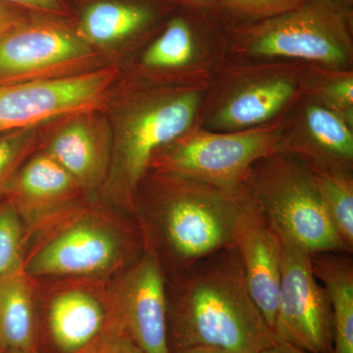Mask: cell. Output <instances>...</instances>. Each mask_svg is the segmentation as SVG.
Wrapping results in <instances>:
<instances>
[{
    "label": "cell",
    "instance_id": "cb8c5ba5",
    "mask_svg": "<svg viewBox=\"0 0 353 353\" xmlns=\"http://www.w3.org/2000/svg\"><path fill=\"white\" fill-rule=\"evenodd\" d=\"M32 234L19 213L0 199V280L24 271Z\"/></svg>",
    "mask_w": 353,
    "mask_h": 353
},
{
    "label": "cell",
    "instance_id": "52a82bcc",
    "mask_svg": "<svg viewBox=\"0 0 353 353\" xmlns=\"http://www.w3.org/2000/svg\"><path fill=\"white\" fill-rule=\"evenodd\" d=\"M311 65L225 60L208 88L196 126L238 132L284 117L304 94Z\"/></svg>",
    "mask_w": 353,
    "mask_h": 353
},
{
    "label": "cell",
    "instance_id": "5b68a950",
    "mask_svg": "<svg viewBox=\"0 0 353 353\" xmlns=\"http://www.w3.org/2000/svg\"><path fill=\"white\" fill-rule=\"evenodd\" d=\"M224 34L229 61L352 69V7L336 0H304L268 19L224 24Z\"/></svg>",
    "mask_w": 353,
    "mask_h": 353
},
{
    "label": "cell",
    "instance_id": "2e32d148",
    "mask_svg": "<svg viewBox=\"0 0 353 353\" xmlns=\"http://www.w3.org/2000/svg\"><path fill=\"white\" fill-rule=\"evenodd\" d=\"M99 110L65 118L39 148L73 176L88 201H101L112 154V125Z\"/></svg>",
    "mask_w": 353,
    "mask_h": 353
},
{
    "label": "cell",
    "instance_id": "7a4b0ae2",
    "mask_svg": "<svg viewBox=\"0 0 353 353\" xmlns=\"http://www.w3.org/2000/svg\"><path fill=\"white\" fill-rule=\"evenodd\" d=\"M250 201L245 185L226 189L150 171L139 185L134 216L145 252L170 279L234 245V228Z\"/></svg>",
    "mask_w": 353,
    "mask_h": 353
},
{
    "label": "cell",
    "instance_id": "1f68e13d",
    "mask_svg": "<svg viewBox=\"0 0 353 353\" xmlns=\"http://www.w3.org/2000/svg\"><path fill=\"white\" fill-rule=\"evenodd\" d=\"M174 353H231L225 352V350H218L212 347H192L188 350H180Z\"/></svg>",
    "mask_w": 353,
    "mask_h": 353
},
{
    "label": "cell",
    "instance_id": "f1b7e54d",
    "mask_svg": "<svg viewBox=\"0 0 353 353\" xmlns=\"http://www.w3.org/2000/svg\"><path fill=\"white\" fill-rule=\"evenodd\" d=\"M29 17L26 9L0 1V39Z\"/></svg>",
    "mask_w": 353,
    "mask_h": 353
},
{
    "label": "cell",
    "instance_id": "30bf717a",
    "mask_svg": "<svg viewBox=\"0 0 353 353\" xmlns=\"http://www.w3.org/2000/svg\"><path fill=\"white\" fill-rule=\"evenodd\" d=\"M94 57L78 27L36 14L0 39V85L81 73Z\"/></svg>",
    "mask_w": 353,
    "mask_h": 353
},
{
    "label": "cell",
    "instance_id": "5bb4252c",
    "mask_svg": "<svg viewBox=\"0 0 353 353\" xmlns=\"http://www.w3.org/2000/svg\"><path fill=\"white\" fill-rule=\"evenodd\" d=\"M166 283L154 256H143L109 281L111 319L143 353H170Z\"/></svg>",
    "mask_w": 353,
    "mask_h": 353
},
{
    "label": "cell",
    "instance_id": "4dcf8cb0",
    "mask_svg": "<svg viewBox=\"0 0 353 353\" xmlns=\"http://www.w3.org/2000/svg\"><path fill=\"white\" fill-rule=\"evenodd\" d=\"M259 353H310L305 352V350H301V348L294 347V345H289V343H274L270 347L265 348Z\"/></svg>",
    "mask_w": 353,
    "mask_h": 353
},
{
    "label": "cell",
    "instance_id": "d6a6232c",
    "mask_svg": "<svg viewBox=\"0 0 353 353\" xmlns=\"http://www.w3.org/2000/svg\"><path fill=\"white\" fill-rule=\"evenodd\" d=\"M336 1L340 2V3L343 4V6L348 7H352L353 4V0H336Z\"/></svg>",
    "mask_w": 353,
    "mask_h": 353
},
{
    "label": "cell",
    "instance_id": "ba28073f",
    "mask_svg": "<svg viewBox=\"0 0 353 353\" xmlns=\"http://www.w3.org/2000/svg\"><path fill=\"white\" fill-rule=\"evenodd\" d=\"M284 125L285 116L238 132H211L196 126L158 150L150 171L236 189L243 185L255 162L278 152Z\"/></svg>",
    "mask_w": 353,
    "mask_h": 353
},
{
    "label": "cell",
    "instance_id": "836d02e7",
    "mask_svg": "<svg viewBox=\"0 0 353 353\" xmlns=\"http://www.w3.org/2000/svg\"><path fill=\"white\" fill-rule=\"evenodd\" d=\"M32 353H41V352H32Z\"/></svg>",
    "mask_w": 353,
    "mask_h": 353
},
{
    "label": "cell",
    "instance_id": "ffe728a7",
    "mask_svg": "<svg viewBox=\"0 0 353 353\" xmlns=\"http://www.w3.org/2000/svg\"><path fill=\"white\" fill-rule=\"evenodd\" d=\"M163 13L152 0H101L85 9L78 30L90 44L121 43L146 34Z\"/></svg>",
    "mask_w": 353,
    "mask_h": 353
},
{
    "label": "cell",
    "instance_id": "484cf974",
    "mask_svg": "<svg viewBox=\"0 0 353 353\" xmlns=\"http://www.w3.org/2000/svg\"><path fill=\"white\" fill-rule=\"evenodd\" d=\"M304 0H220L223 24L268 19L296 8Z\"/></svg>",
    "mask_w": 353,
    "mask_h": 353
},
{
    "label": "cell",
    "instance_id": "6da1fadb",
    "mask_svg": "<svg viewBox=\"0 0 353 353\" xmlns=\"http://www.w3.org/2000/svg\"><path fill=\"white\" fill-rule=\"evenodd\" d=\"M166 299L170 353L192 347L259 353L276 343L234 245L167 279Z\"/></svg>",
    "mask_w": 353,
    "mask_h": 353
},
{
    "label": "cell",
    "instance_id": "8fae6325",
    "mask_svg": "<svg viewBox=\"0 0 353 353\" xmlns=\"http://www.w3.org/2000/svg\"><path fill=\"white\" fill-rule=\"evenodd\" d=\"M119 71L102 66L54 78L0 85V136L99 110Z\"/></svg>",
    "mask_w": 353,
    "mask_h": 353
},
{
    "label": "cell",
    "instance_id": "8992f818",
    "mask_svg": "<svg viewBox=\"0 0 353 353\" xmlns=\"http://www.w3.org/2000/svg\"><path fill=\"white\" fill-rule=\"evenodd\" d=\"M243 183L279 236L312 255L352 253L327 214L314 172L299 158L281 152L262 158Z\"/></svg>",
    "mask_w": 353,
    "mask_h": 353
},
{
    "label": "cell",
    "instance_id": "e0dca14e",
    "mask_svg": "<svg viewBox=\"0 0 353 353\" xmlns=\"http://www.w3.org/2000/svg\"><path fill=\"white\" fill-rule=\"evenodd\" d=\"M0 199L12 204L32 236L65 211L88 201L73 176L39 150L21 165Z\"/></svg>",
    "mask_w": 353,
    "mask_h": 353
},
{
    "label": "cell",
    "instance_id": "83f0119b",
    "mask_svg": "<svg viewBox=\"0 0 353 353\" xmlns=\"http://www.w3.org/2000/svg\"><path fill=\"white\" fill-rule=\"evenodd\" d=\"M6 3L21 7L39 15L65 18L68 15V7L63 0H0Z\"/></svg>",
    "mask_w": 353,
    "mask_h": 353
},
{
    "label": "cell",
    "instance_id": "7c38bea8",
    "mask_svg": "<svg viewBox=\"0 0 353 353\" xmlns=\"http://www.w3.org/2000/svg\"><path fill=\"white\" fill-rule=\"evenodd\" d=\"M279 238L282 262L274 338L307 352L332 353L331 303L313 270L312 254L294 241Z\"/></svg>",
    "mask_w": 353,
    "mask_h": 353
},
{
    "label": "cell",
    "instance_id": "7402d4cb",
    "mask_svg": "<svg viewBox=\"0 0 353 353\" xmlns=\"http://www.w3.org/2000/svg\"><path fill=\"white\" fill-rule=\"evenodd\" d=\"M353 123V70L309 67L304 94Z\"/></svg>",
    "mask_w": 353,
    "mask_h": 353
},
{
    "label": "cell",
    "instance_id": "f546056e",
    "mask_svg": "<svg viewBox=\"0 0 353 353\" xmlns=\"http://www.w3.org/2000/svg\"><path fill=\"white\" fill-rule=\"evenodd\" d=\"M187 10L205 14L221 20L220 0H173Z\"/></svg>",
    "mask_w": 353,
    "mask_h": 353
},
{
    "label": "cell",
    "instance_id": "9a60e30c",
    "mask_svg": "<svg viewBox=\"0 0 353 353\" xmlns=\"http://www.w3.org/2000/svg\"><path fill=\"white\" fill-rule=\"evenodd\" d=\"M278 152L315 172L353 174V123L303 95L285 115Z\"/></svg>",
    "mask_w": 353,
    "mask_h": 353
},
{
    "label": "cell",
    "instance_id": "4316f807",
    "mask_svg": "<svg viewBox=\"0 0 353 353\" xmlns=\"http://www.w3.org/2000/svg\"><path fill=\"white\" fill-rule=\"evenodd\" d=\"M83 353H143L115 323L110 321Z\"/></svg>",
    "mask_w": 353,
    "mask_h": 353
},
{
    "label": "cell",
    "instance_id": "d6986e66",
    "mask_svg": "<svg viewBox=\"0 0 353 353\" xmlns=\"http://www.w3.org/2000/svg\"><path fill=\"white\" fill-rule=\"evenodd\" d=\"M39 282L25 271L0 280V353L41 352Z\"/></svg>",
    "mask_w": 353,
    "mask_h": 353
},
{
    "label": "cell",
    "instance_id": "44dd1931",
    "mask_svg": "<svg viewBox=\"0 0 353 353\" xmlns=\"http://www.w3.org/2000/svg\"><path fill=\"white\" fill-rule=\"evenodd\" d=\"M316 277L328 294L333 314L332 353H353L352 253L322 252L311 256Z\"/></svg>",
    "mask_w": 353,
    "mask_h": 353
},
{
    "label": "cell",
    "instance_id": "3957f363",
    "mask_svg": "<svg viewBox=\"0 0 353 353\" xmlns=\"http://www.w3.org/2000/svg\"><path fill=\"white\" fill-rule=\"evenodd\" d=\"M145 252L134 216L101 201H85L32 234L24 271L38 280L83 278L109 282Z\"/></svg>",
    "mask_w": 353,
    "mask_h": 353
},
{
    "label": "cell",
    "instance_id": "277c9868",
    "mask_svg": "<svg viewBox=\"0 0 353 353\" xmlns=\"http://www.w3.org/2000/svg\"><path fill=\"white\" fill-rule=\"evenodd\" d=\"M208 88L141 83L123 102L112 128V154L101 201L134 216L153 155L196 126Z\"/></svg>",
    "mask_w": 353,
    "mask_h": 353
},
{
    "label": "cell",
    "instance_id": "ac0fdd59",
    "mask_svg": "<svg viewBox=\"0 0 353 353\" xmlns=\"http://www.w3.org/2000/svg\"><path fill=\"white\" fill-rule=\"evenodd\" d=\"M234 246L253 301L273 333L280 289L282 246L277 232L260 212L252 197L234 228Z\"/></svg>",
    "mask_w": 353,
    "mask_h": 353
},
{
    "label": "cell",
    "instance_id": "d4e9b609",
    "mask_svg": "<svg viewBox=\"0 0 353 353\" xmlns=\"http://www.w3.org/2000/svg\"><path fill=\"white\" fill-rule=\"evenodd\" d=\"M41 132L39 126L0 136V197L21 165L41 148Z\"/></svg>",
    "mask_w": 353,
    "mask_h": 353
},
{
    "label": "cell",
    "instance_id": "603a6c76",
    "mask_svg": "<svg viewBox=\"0 0 353 353\" xmlns=\"http://www.w3.org/2000/svg\"><path fill=\"white\" fill-rule=\"evenodd\" d=\"M314 172L327 214L341 241L353 252V174Z\"/></svg>",
    "mask_w": 353,
    "mask_h": 353
},
{
    "label": "cell",
    "instance_id": "9c48e42d",
    "mask_svg": "<svg viewBox=\"0 0 353 353\" xmlns=\"http://www.w3.org/2000/svg\"><path fill=\"white\" fill-rule=\"evenodd\" d=\"M185 11L167 21L141 54L150 83L209 88L226 60L222 21Z\"/></svg>",
    "mask_w": 353,
    "mask_h": 353
},
{
    "label": "cell",
    "instance_id": "4fadbf2b",
    "mask_svg": "<svg viewBox=\"0 0 353 353\" xmlns=\"http://www.w3.org/2000/svg\"><path fill=\"white\" fill-rule=\"evenodd\" d=\"M39 282V321L57 353H83L111 319L109 282L83 278Z\"/></svg>",
    "mask_w": 353,
    "mask_h": 353
}]
</instances>
